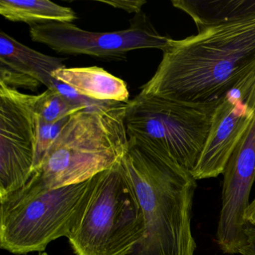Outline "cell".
I'll use <instances>...</instances> for the list:
<instances>
[{"mask_svg":"<svg viewBox=\"0 0 255 255\" xmlns=\"http://www.w3.org/2000/svg\"><path fill=\"white\" fill-rule=\"evenodd\" d=\"M162 52L139 94L195 107L218 104L255 72V16L171 38Z\"/></svg>","mask_w":255,"mask_h":255,"instance_id":"obj_1","label":"cell"},{"mask_svg":"<svg viewBox=\"0 0 255 255\" xmlns=\"http://www.w3.org/2000/svg\"><path fill=\"white\" fill-rule=\"evenodd\" d=\"M128 103L99 101L71 116L27 183L0 201L83 183L122 160L128 150Z\"/></svg>","mask_w":255,"mask_h":255,"instance_id":"obj_2","label":"cell"},{"mask_svg":"<svg viewBox=\"0 0 255 255\" xmlns=\"http://www.w3.org/2000/svg\"><path fill=\"white\" fill-rule=\"evenodd\" d=\"M144 213L145 234L128 255H195L192 207L197 180L167 156L128 144L123 158Z\"/></svg>","mask_w":255,"mask_h":255,"instance_id":"obj_3","label":"cell"},{"mask_svg":"<svg viewBox=\"0 0 255 255\" xmlns=\"http://www.w3.org/2000/svg\"><path fill=\"white\" fill-rule=\"evenodd\" d=\"M144 234V213L122 159L98 174L83 219L68 240L77 255H128Z\"/></svg>","mask_w":255,"mask_h":255,"instance_id":"obj_4","label":"cell"},{"mask_svg":"<svg viewBox=\"0 0 255 255\" xmlns=\"http://www.w3.org/2000/svg\"><path fill=\"white\" fill-rule=\"evenodd\" d=\"M218 104L195 107L138 94L128 103V144L169 157L192 172L202 153Z\"/></svg>","mask_w":255,"mask_h":255,"instance_id":"obj_5","label":"cell"},{"mask_svg":"<svg viewBox=\"0 0 255 255\" xmlns=\"http://www.w3.org/2000/svg\"><path fill=\"white\" fill-rule=\"evenodd\" d=\"M98 174L79 184L0 202L1 249L15 255L42 252L51 242L69 238L83 219Z\"/></svg>","mask_w":255,"mask_h":255,"instance_id":"obj_6","label":"cell"},{"mask_svg":"<svg viewBox=\"0 0 255 255\" xmlns=\"http://www.w3.org/2000/svg\"><path fill=\"white\" fill-rule=\"evenodd\" d=\"M31 39L68 55H88L108 60H122L127 53L140 49L163 51L171 38L161 35L142 12L136 14L128 29L95 32L73 23L50 22L29 28Z\"/></svg>","mask_w":255,"mask_h":255,"instance_id":"obj_7","label":"cell"},{"mask_svg":"<svg viewBox=\"0 0 255 255\" xmlns=\"http://www.w3.org/2000/svg\"><path fill=\"white\" fill-rule=\"evenodd\" d=\"M36 96L0 82V198L21 189L32 176L38 132Z\"/></svg>","mask_w":255,"mask_h":255,"instance_id":"obj_8","label":"cell"},{"mask_svg":"<svg viewBox=\"0 0 255 255\" xmlns=\"http://www.w3.org/2000/svg\"><path fill=\"white\" fill-rule=\"evenodd\" d=\"M255 113V72L230 91L215 109L202 153L192 171L195 180L214 178L225 166Z\"/></svg>","mask_w":255,"mask_h":255,"instance_id":"obj_9","label":"cell"},{"mask_svg":"<svg viewBox=\"0 0 255 255\" xmlns=\"http://www.w3.org/2000/svg\"><path fill=\"white\" fill-rule=\"evenodd\" d=\"M222 209L216 242L223 253L239 254L249 225L246 212L255 180V113L223 172Z\"/></svg>","mask_w":255,"mask_h":255,"instance_id":"obj_10","label":"cell"},{"mask_svg":"<svg viewBox=\"0 0 255 255\" xmlns=\"http://www.w3.org/2000/svg\"><path fill=\"white\" fill-rule=\"evenodd\" d=\"M52 77L94 101L117 103L129 101L127 83L99 67H64L53 71Z\"/></svg>","mask_w":255,"mask_h":255,"instance_id":"obj_11","label":"cell"},{"mask_svg":"<svg viewBox=\"0 0 255 255\" xmlns=\"http://www.w3.org/2000/svg\"><path fill=\"white\" fill-rule=\"evenodd\" d=\"M63 58L53 57L36 51L0 32V65L29 76L50 89L53 71L64 68Z\"/></svg>","mask_w":255,"mask_h":255,"instance_id":"obj_12","label":"cell"},{"mask_svg":"<svg viewBox=\"0 0 255 255\" xmlns=\"http://www.w3.org/2000/svg\"><path fill=\"white\" fill-rule=\"evenodd\" d=\"M171 3L190 16L198 31L255 16V0H174Z\"/></svg>","mask_w":255,"mask_h":255,"instance_id":"obj_13","label":"cell"},{"mask_svg":"<svg viewBox=\"0 0 255 255\" xmlns=\"http://www.w3.org/2000/svg\"><path fill=\"white\" fill-rule=\"evenodd\" d=\"M0 14L10 21L23 22L30 26L50 22L72 23L77 19L72 8L49 0H2Z\"/></svg>","mask_w":255,"mask_h":255,"instance_id":"obj_14","label":"cell"},{"mask_svg":"<svg viewBox=\"0 0 255 255\" xmlns=\"http://www.w3.org/2000/svg\"><path fill=\"white\" fill-rule=\"evenodd\" d=\"M88 107H81L70 102L53 89H47L37 95L35 111L38 119L47 123H55Z\"/></svg>","mask_w":255,"mask_h":255,"instance_id":"obj_15","label":"cell"},{"mask_svg":"<svg viewBox=\"0 0 255 255\" xmlns=\"http://www.w3.org/2000/svg\"><path fill=\"white\" fill-rule=\"evenodd\" d=\"M70 117L71 116L65 118L55 123H47L38 119V139L35 151V164L32 172L39 166L47 150L56 141L61 131L69 120Z\"/></svg>","mask_w":255,"mask_h":255,"instance_id":"obj_16","label":"cell"},{"mask_svg":"<svg viewBox=\"0 0 255 255\" xmlns=\"http://www.w3.org/2000/svg\"><path fill=\"white\" fill-rule=\"evenodd\" d=\"M0 82L14 89L23 88L32 91L36 90L41 85L38 80L2 65H0Z\"/></svg>","mask_w":255,"mask_h":255,"instance_id":"obj_17","label":"cell"},{"mask_svg":"<svg viewBox=\"0 0 255 255\" xmlns=\"http://www.w3.org/2000/svg\"><path fill=\"white\" fill-rule=\"evenodd\" d=\"M48 89H53V90L56 91L58 93L60 94L70 102L81 106V107H89V106L94 105V104L99 102V101H94V100L89 99V98L83 96L71 86L55 78L52 80L51 86Z\"/></svg>","mask_w":255,"mask_h":255,"instance_id":"obj_18","label":"cell"},{"mask_svg":"<svg viewBox=\"0 0 255 255\" xmlns=\"http://www.w3.org/2000/svg\"><path fill=\"white\" fill-rule=\"evenodd\" d=\"M97 2L107 4L113 8L124 10L128 13H135L136 14L141 12L143 5L147 3L146 1L143 0H98Z\"/></svg>","mask_w":255,"mask_h":255,"instance_id":"obj_19","label":"cell"},{"mask_svg":"<svg viewBox=\"0 0 255 255\" xmlns=\"http://www.w3.org/2000/svg\"><path fill=\"white\" fill-rule=\"evenodd\" d=\"M239 255H255V227L249 225L246 230V240L241 249L239 251Z\"/></svg>","mask_w":255,"mask_h":255,"instance_id":"obj_20","label":"cell"},{"mask_svg":"<svg viewBox=\"0 0 255 255\" xmlns=\"http://www.w3.org/2000/svg\"><path fill=\"white\" fill-rule=\"evenodd\" d=\"M246 222L249 225L255 227V198L252 202H250L249 207L246 212Z\"/></svg>","mask_w":255,"mask_h":255,"instance_id":"obj_21","label":"cell"},{"mask_svg":"<svg viewBox=\"0 0 255 255\" xmlns=\"http://www.w3.org/2000/svg\"><path fill=\"white\" fill-rule=\"evenodd\" d=\"M39 255H49L48 254L46 253V252H41Z\"/></svg>","mask_w":255,"mask_h":255,"instance_id":"obj_22","label":"cell"}]
</instances>
